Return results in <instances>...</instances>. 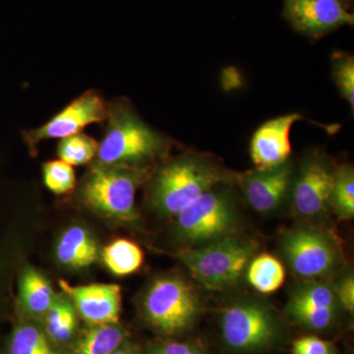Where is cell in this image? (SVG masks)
<instances>
[{"label": "cell", "instance_id": "1", "mask_svg": "<svg viewBox=\"0 0 354 354\" xmlns=\"http://www.w3.org/2000/svg\"><path fill=\"white\" fill-rule=\"evenodd\" d=\"M225 181V174L208 158L184 156L165 165L156 174L151 201L162 215L176 216Z\"/></svg>", "mask_w": 354, "mask_h": 354}, {"label": "cell", "instance_id": "2", "mask_svg": "<svg viewBox=\"0 0 354 354\" xmlns=\"http://www.w3.org/2000/svg\"><path fill=\"white\" fill-rule=\"evenodd\" d=\"M108 118L106 134L97 149V164L143 169L165 153L164 137L129 109H113Z\"/></svg>", "mask_w": 354, "mask_h": 354}, {"label": "cell", "instance_id": "3", "mask_svg": "<svg viewBox=\"0 0 354 354\" xmlns=\"http://www.w3.org/2000/svg\"><path fill=\"white\" fill-rule=\"evenodd\" d=\"M255 251L253 241L230 236L207 245L187 247L177 253V258L205 288L221 290L236 285Z\"/></svg>", "mask_w": 354, "mask_h": 354}, {"label": "cell", "instance_id": "4", "mask_svg": "<svg viewBox=\"0 0 354 354\" xmlns=\"http://www.w3.org/2000/svg\"><path fill=\"white\" fill-rule=\"evenodd\" d=\"M179 239L187 247H199L234 236L239 214L232 194L216 186L176 215Z\"/></svg>", "mask_w": 354, "mask_h": 354}, {"label": "cell", "instance_id": "5", "mask_svg": "<svg viewBox=\"0 0 354 354\" xmlns=\"http://www.w3.org/2000/svg\"><path fill=\"white\" fill-rule=\"evenodd\" d=\"M220 328L225 346L239 353L271 348L281 335L278 316L271 307L257 300H243L223 309Z\"/></svg>", "mask_w": 354, "mask_h": 354}, {"label": "cell", "instance_id": "6", "mask_svg": "<svg viewBox=\"0 0 354 354\" xmlns=\"http://www.w3.org/2000/svg\"><path fill=\"white\" fill-rule=\"evenodd\" d=\"M145 172L140 167L97 164L84 183V202L108 218L123 221L136 220L135 197Z\"/></svg>", "mask_w": 354, "mask_h": 354}, {"label": "cell", "instance_id": "7", "mask_svg": "<svg viewBox=\"0 0 354 354\" xmlns=\"http://www.w3.org/2000/svg\"><path fill=\"white\" fill-rule=\"evenodd\" d=\"M144 314L156 329L176 335L191 327L199 313L196 291L178 276L160 277L149 286L143 300Z\"/></svg>", "mask_w": 354, "mask_h": 354}, {"label": "cell", "instance_id": "8", "mask_svg": "<svg viewBox=\"0 0 354 354\" xmlns=\"http://www.w3.org/2000/svg\"><path fill=\"white\" fill-rule=\"evenodd\" d=\"M281 249L291 271L302 279L327 276L339 263V250L332 237L313 227L288 230L281 237Z\"/></svg>", "mask_w": 354, "mask_h": 354}, {"label": "cell", "instance_id": "9", "mask_svg": "<svg viewBox=\"0 0 354 354\" xmlns=\"http://www.w3.org/2000/svg\"><path fill=\"white\" fill-rule=\"evenodd\" d=\"M335 169L327 157L311 153L293 176L290 197L293 211L301 218H315L330 208Z\"/></svg>", "mask_w": 354, "mask_h": 354}, {"label": "cell", "instance_id": "10", "mask_svg": "<svg viewBox=\"0 0 354 354\" xmlns=\"http://www.w3.org/2000/svg\"><path fill=\"white\" fill-rule=\"evenodd\" d=\"M109 113L104 101L95 93L88 92L68 104L43 127L25 133L31 148L46 139H64L80 133L88 124L101 122Z\"/></svg>", "mask_w": 354, "mask_h": 354}, {"label": "cell", "instance_id": "11", "mask_svg": "<svg viewBox=\"0 0 354 354\" xmlns=\"http://www.w3.org/2000/svg\"><path fill=\"white\" fill-rule=\"evenodd\" d=\"M283 15L297 32L309 37L323 36L354 23L344 0H285Z\"/></svg>", "mask_w": 354, "mask_h": 354}, {"label": "cell", "instance_id": "12", "mask_svg": "<svg viewBox=\"0 0 354 354\" xmlns=\"http://www.w3.org/2000/svg\"><path fill=\"white\" fill-rule=\"evenodd\" d=\"M60 288L71 300L77 313L90 326L120 324L121 288L113 283L71 286L59 281Z\"/></svg>", "mask_w": 354, "mask_h": 354}, {"label": "cell", "instance_id": "13", "mask_svg": "<svg viewBox=\"0 0 354 354\" xmlns=\"http://www.w3.org/2000/svg\"><path fill=\"white\" fill-rule=\"evenodd\" d=\"M293 176L290 160L272 169H256L241 177L244 196L258 213H272L290 196Z\"/></svg>", "mask_w": 354, "mask_h": 354}, {"label": "cell", "instance_id": "14", "mask_svg": "<svg viewBox=\"0 0 354 354\" xmlns=\"http://www.w3.org/2000/svg\"><path fill=\"white\" fill-rule=\"evenodd\" d=\"M301 114L288 113L261 125L250 142L251 160L256 169H266L288 162L291 153L290 130Z\"/></svg>", "mask_w": 354, "mask_h": 354}, {"label": "cell", "instance_id": "15", "mask_svg": "<svg viewBox=\"0 0 354 354\" xmlns=\"http://www.w3.org/2000/svg\"><path fill=\"white\" fill-rule=\"evenodd\" d=\"M97 243L87 230L79 225L69 227L60 237L57 248V259L73 269L88 267L97 259Z\"/></svg>", "mask_w": 354, "mask_h": 354}, {"label": "cell", "instance_id": "16", "mask_svg": "<svg viewBox=\"0 0 354 354\" xmlns=\"http://www.w3.org/2000/svg\"><path fill=\"white\" fill-rule=\"evenodd\" d=\"M55 293L48 279L32 268L23 271L19 281V300L26 313L44 316L55 300Z\"/></svg>", "mask_w": 354, "mask_h": 354}, {"label": "cell", "instance_id": "17", "mask_svg": "<svg viewBox=\"0 0 354 354\" xmlns=\"http://www.w3.org/2000/svg\"><path fill=\"white\" fill-rule=\"evenodd\" d=\"M246 269L249 285L264 295L276 292L285 283V266L272 254L262 253L254 256Z\"/></svg>", "mask_w": 354, "mask_h": 354}, {"label": "cell", "instance_id": "18", "mask_svg": "<svg viewBox=\"0 0 354 354\" xmlns=\"http://www.w3.org/2000/svg\"><path fill=\"white\" fill-rule=\"evenodd\" d=\"M125 339L127 332L120 324L90 326L69 354H111Z\"/></svg>", "mask_w": 354, "mask_h": 354}, {"label": "cell", "instance_id": "19", "mask_svg": "<svg viewBox=\"0 0 354 354\" xmlns=\"http://www.w3.org/2000/svg\"><path fill=\"white\" fill-rule=\"evenodd\" d=\"M102 258L109 271L115 276L124 277L138 271L145 257L138 244L121 239L104 247Z\"/></svg>", "mask_w": 354, "mask_h": 354}, {"label": "cell", "instance_id": "20", "mask_svg": "<svg viewBox=\"0 0 354 354\" xmlns=\"http://www.w3.org/2000/svg\"><path fill=\"white\" fill-rule=\"evenodd\" d=\"M46 335L53 342L66 344L75 335L77 312L68 297H55L46 313Z\"/></svg>", "mask_w": 354, "mask_h": 354}, {"label": "cell", "instance_id": "21", "mask_svg": "<svg viewBox=\"0 0 354 354\" xmlns=\"http://www.w3.org/2000/svg\"><path fill=\"white\" fill-rule=\"evenodd\" d=\"M288 307L337 311L339 304L334 288L322 281H315L298 286L291 295Z\"/></svg>", "mask_w": 354, "mask_h": 354}, {"label": "cell", "instance_id": "22", "mask_svg": "<svg viewBox=\"0 0 354 354\" xmlns=\"http://www.w3.org/2000/svg\"><path fill=\"white\" fill-rule=\"evenodd\" d=\"M7 351L8 354H58L48 335L32 324H22L14 329Z\"/></svg>", "mask_w": 354, "mask_h": 354}, {"label": "cell", "instance_id": "23", "mask_svg": "<svg viewBox=\"0 0 354 354\" xmlns=\"http://www.w3.org/2000/svg\"><path fill=\"white\" fill-rule=\"evenodd\" d=\"M330 208L341 220H351L354 216V171L349 165L335 169Z\"/></svg>", "mask_w": 354, "mask_h": 354}, {"label": "cell", "instance_id": "24", "mask_svg": "<svg viewBox=\"0 0 354 354\" xmlns=\"http://www.w3.org/2000/svg\"><path fill=\"white\" fill-rule=\"evenodd\" d=\"M99 144L82 133L64 138L58 145L60 160L73 165L88 164L97 155Z\"/></svg>", "mask_w": 354, "mask_h": 354}, {"label": "cell", "instance_id": "25", "mask_svg": "<svg viewBox=\"0 0 354 354\" xmlns=\"http://www.w3.org/2000/svg\"><path fill=\"white\" fill-rule=\"evenodd\" d=\"M44 180L46 187L55 194H65L75 187V171L71 165L62 160H53L44 165Z\"/></svg>", "mask_w": 354, "mask_h": 354}, {"label": "cell", "instance_id": "26", "mask_svg": "<svg viewBox=\"0 0 354 354\" xmlns=\"http://www.w3.org/2000/svg\"><path fill=\"white\" fill-rule=\"evenodd\" d=\"M333 75L335 85L351 109H354V58L344 53L333 55Z\"/></svg>", "mask_w": 354, "mask_h": 354}, {"label": "cell", "instance_id": "27", "mask_svg": "<svg viewBox=\"0 0 354 354\" xmlns=\"http://www.w3.org/2000/svg\"><path fill=\"white\" fill-rule=\"evenodd\" d=\"M291 320L312 330H325L334 323L337 311L334 310H308L286 306Z\"/></svg>", "mask_w": 354, "mask_h": 354}, {"label": "cell", "instance_id": "28", "mask_svg": "<svg viewBox=\"0 0 354 354\" xmlns=\"http://www.w3.org/2000/svg\"><path fill=\"white\" fill-rule=\"evenodd\" d=\"M293 354H335L332 342L315 335H307L297 339L292 344Z\"/></svg>", "mask_w": 354, "mask_h": 354}, {"label": "cell", "instance_id": "29", "mask_svg": "<svg viewBox=\"0 0 354 354\" xmlns=\"http://www.w3.org/2000/svg\"><path fill=\"white\" fill-rule=\"evenodd\" d=\"M147 354H206L204 349L191 342H165L153 344Z\"/></svg>", "mask_w": 354, "mask_h": 354}, {"label": "cell", "instance_id": "30", "mask_svg": "<svg viewBox=\"0 0 354 354\" xmlns=\"http://www.w3.org/2000/svg\"><path fill=\"white\" fill-rule=\"evenodd\" d=\"M339 306L348 312L354 310V278L353 272H348L339 279L334 288Z\"/></svg>", "mask_w": 354, "mask_h": 354}, {"label": "cell", "instance_id": "31", "mask_svg": "<svg viewBox=\"0 0 354 354\" xmlns=\"http://www.w3.org/2000/svg\"><path fill=\"white\" fill-rule=\"evenodd\" d=\"M111 354H142L140 353L138 348L136 346H133L131 344H128V342H124L118 348L115 349Z\"/></svg>", "mask_w": 354, "mask_h": 354}]
</instances>
